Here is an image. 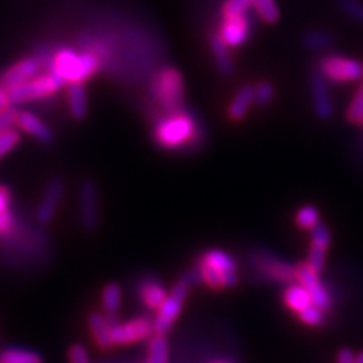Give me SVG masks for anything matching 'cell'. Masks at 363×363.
<instances>
[{
  "label": "cell",
  "mask_w": 363,
  "mask_h": 363,
  "mask_svg": "<svg viewBox=\"0 0 363 363\" xmlns=\"http://www.w3.org/2000/svg\"><path fill=\"white\" fill-rule=\"evenodd\" d=\"M153 333V321L149 316H136L130 321L118 323L111 328L113 345H128L140 342Z\"/></svg>",
  "instance_id": "obj_9"
},
{
  "label": "cell",
  "mask_w": 363,
  "mask_h": 363,
  "mask_svg": "<svg viewBox=\"0 0 363 363\" xmlns=\"http://www.w3.org/2000/svg\"><path fill=\"white\" fill-rule=\"evenodd\" d=\"M64 84L65 81L58 74L48 73V74L38 76L37 79H30L28 82L16 85L6 91H8L11 105H17V104H23V101L50 96L56 93V91H58Z\"/></svg>",
  "instance_id": "obj_4"
},
{
  "label": "cell",
  "mask_w": 363,
  "mask_h": 363,
  "mask_svg": "<svg viewBox=\"0 0 363 363\" xmlns=\"http://www.w3.org/2000/svg\"><path fill=\"white\" fill-rule=\"evenodd\" d=\"M182 280L184 281H186L189 286H194V285H199V283H201L203 280H201V274H200V271H199V268L196 267V268H191V269H188L184 276H182Z\"/></svg>",
  "instance_id": "obj_41"
},
{
  "label": "cell",
  "mask_w": 363,
  "mask_h": 363,
  "mask_svg": "<svg viewBox=\"0 0 363 363\" xmlns=\"http://www.w3.org/2000/svg\"><path fill=\"white\" fill-rule=\"evenodd\" d=\"M88 330L93 337L94 344L100 350H109L112 344L111 337V325L108 323L106 315H101L99 312H93L88 315Z\"/></svg>",
  "instance_id": "obj_19"
},
{
  "label": "cell",
  "mask_w": 363,
  "mask_h": 363,
  "mask_svg": "<svg viewBox=\"0 0 363 363\" xmlns=\"http://www.w3.org/2000/svg\"><path fill=\"white\" fill-rule=\"evenodd\" d=\"M68 362L70 363H91L86 348L82 344H73L68 348Z\"/></svg>",
  "instance_id": "obj_38"
},
{
  "label": "cell",
  "mask_w": 363,
  "mask_h": 363,
  "mask_svg": "<svg viewBox=\"0 0 363 363\" xmlns=\"http://www.w3.org/2000/svg\"><path fill=\"white\" fill-rule=\"evenodd\" d=\"M41 67L43 65L38 58L21 60L14 65L6 68V70L2 73V76H0V84H2L6 89H9L23 82H28L40 72Z\"/></svg>",
  "instance_id": "obj_15"
},
{
  "label": "cell",
  "mask_w": 363,
  "mask_h": 363,
  "mask_svg": "<svg viewBox=\"0 0 363 363\" xmlns=\"http://www.w3.org/2000/svg\"><path fill=\"white\" fill-rule=\"evenodd\" d=\"M297 315L306 325L320 327L324 323V311L321 308H318V306L313 303L309 304L308 308L300 311Z\"/></svg>",
  "instance_id": "obj_30"
},
{
  "label": "cell",
  "mask_w": 363,
  "mask_h": 363,
  "mask_svg": "<svg viewBox=\"0 0 363 363\" xmlns=\"http://www.w3.org/2000/svg\"><path fill=\"white\" fill-rule=\"evenodd\" d=\"M255 105V85L245 84L236 91L233 96L229 109H227V116L233 121H241L245 118L250 108Z\"/></svg>",
  "instance_id": "obj_18"
},
{
  "label": "cell",
  "mask_w": 363,
  "mask_h": 363,
  "mask_svg": "<svg viewBox=\"0 0 363 363\" xmlns=\"http://www.w3.org/2000/svg\"><path fill=\"white\" fill-rule=\"evenodd\" d=\"M354 363H363V350L356 356V362Z\"/></svg>",
  "instance_id": "obj_44"
},
{
  "label": "cell",
  "mask_w": 363,
  "mask_h": 363,
  "mask_svg": "<svg viewBox=\"0 0 363 363\" xmlns=\"http://www.w3.org/2000/svg\"><path fill=\"white\" fill-rule=\"evenodd\" d=\"M318 72L335 84L354 82L363 76V64L342 55H327L318 64Z\"/></svg>",
  "instance_id": "obj_6"
},
{
  "label": "cell",
  "mask_w": 363,
  "mask_h": 363,
  "mask_svg": "<svg viewBox=\"0 0 363 363\" xmlns=\"http://www.w3.org/2000/svg\"><path fill=\"white\" fill-rule=\"evenodd\" d=\"M347 120L354 124H362L363 121V85L359 86L356 94L350 101L347 108Z\"/></svg>",
  "instance_id": "obj_29"
},
{
  "label": "cell",
  "mask_w": 363,
  "mask_h": 363,
  "mask_svg": "<svg viewBox=\"0 0 363 363\" xmlns=\"http://www.w3.org/2000/svg\"><path fill=\"white\" fill-rule=\"evenodd\" d=\"M339 6L345 16L363 25V4L360 0H339Z\"/></svg>",
  "instance_id": "obj_33"
},
{
  "label": "cell",
  "mask_w": 363,
  "mask_h": 363,
  "mask_svg": "<svg viewBox=\"0 0 363 363\" xmlns=\"http://www.w3.org/2000/svg\"><path fill=\"white\" fill-rule=\"evenodd\" d=\"M311 242L323 245L325 248L330 245V233H328V229L324 224H316L311 230Z\"/></svg>",
  "instance_id": "obj_37"
},
{
  "label": "cell",
  "mask_w": 363,
  "mask_h": 363,
  "mask_svg": "<svg viewBox=\"0 0 363 363\" xmlns=\"http://www.w3.org/2000/svg\"><path fill=\"white\" fill-rule=\"evenodd\" d=\"M274 99V88L267 81H262L255 85V104L260 108L268 106Z\"/></svg>",
  "instance_id": "obj_31"
},
{
  "label": "cell",
  "mask_w": 363,
  "mask_h": 363,
  "mask_svg": "<svg viewBox=\"0 0 363 363\" xmlns=\"http://www.w3.org/2000/svg\"><path fill=\"white\" fill-rule=\"evenodd\" d=\"M79 221L86 232L99 225V189L93 180H84L79 189Z\"/></svg>",
  "instance_id": "obj_10"
},
{
  "label": "cell",
  "mask_w": 363,
  "mask_h": 363,
  "mask_svg": "<svg viewBox=\"0 0 363 363\" xmlns=\"http://www.w3.org/2000/svg\"><path fill=\"white\" fill-rule=\"evenodd\" d=\"M199 262L206 264L212 269L220 272L224 277L225 288H233L238 285V281H240V274H238V265L235 262V259L229 253L223 252V250H208V252H204L199 257Z\"/></svg>",
  "instance_id": "obj_11"
},
{
  "label": "cell",
  "mask_w": 363,
  "mask_h": 363,
  "mask_svg": "<svg viewBox=\"0 0 363 363\" xmlns=\"http://www.w3.org/2000/svg\"><path fill=\"white\" fill-rule=\"evenodd\" d=\"M136 292L141 303L152 311H157L159 306L168 297L165 286L155 276H144L136 281Z\"/></svg>",
  "instance_id": "obj_16"
},
{
  "label": "cell",
  "mask_w": 363,
  "mask_h": 363,
  "mask_svg": "<svg viewBox=\"0 0 363 363\" xmlns=\"http://www.w3.org/2000/svg\"><path fill=\"white\" fill-rule=\"evenodd\" d=\"M11 201H13V194H11V189L5 185H0V212L9 211Z\"/></svg>",
  "instance_id": "obj_40"
},
{
  "label": "cell",
  "mask_w": 363,
  "mask_h": 363,
  "mask_svg": "<svg viewBox=\"0 0 363 363\" xmlns=\"http://www.w3.org/2000/svg\"><path fill=\"white\" fill-rule=\"evenodd\" d=\"M16 124L20 128V130L29 133L33 138H37L38 141L44 144H52L53 143V132L52 129L41 121L35 113H32L29 111H21L17 112V120Z\"/></svg>",
  "instance_id": "obj_17"
},
{
  "label": "cell",
  "mask_w": 363,
  "mask_h": 363,
  "mask_svg": "<svg viewBox=\"0 0 363 363\" xmlns=\"http://www.w3.org/2000/svg\"><path fill=\"white\" fill-rule=\"evenodd\" d=\"M325 252H327L325 247L311 242L308 264H309L316 272H321V271L324 269V265H325Z\"/></svg>",
  "instance_id": "obj_34"
},
{
  "label": "cell",
  "mask_w": 363,
  "mask_h": 363,
  "mask_svg": "<svg viewBox=\"0 0 363 363\" xmlns=\"http://www.w3.org/2000/svg\"><path fill=\"white\" fill-rule=\"evenodd\" d=\"M295 223L304 230H312L316 224H320V212L316 208L311 206H303L298 209L297 215H295Z\"/></svg>",
  "instance_id": "obj_28"
},
{
  "label": "cell",
  "mask_w": 363,
  "mask_h": 363,
  "mask_svg": "<svg viewBox=\"0 0 363 363\" xmlns=\"http://www.w3.org/2000/svg\"><path fill=\"white\" fill-rule=\"evenodd\" d=\"M311 96L316 116L321 120H330L335 113V105L327 79L320 72L313 73L311 77Z\"/></svg>",
  "instance_id": "obj_13"
},
{
  "label": "cell",
  "mask_w": 363,
  "mask_h": 363,
  "mask_svg": "<svg viewBox=\"0 0 363 363\" xmlns=\"http://www.w3.org/2000/svg\"><path fill=\"white\" fill-rule=\"evenodd\" d=\"M16 120H17V111L13 106L0 111V135L9 130L11 126L16 124Z\"/></svg>",
  "instance_id": "obj_39"
},
{
  "label": "cell",
  "mask_w": 363,
  "mask_h": 363,
  "mask_svg": "<svg viewBox=\"0 0 363 363\" xmlns=\"http://www.w3.org/2000/svg\"><path fill=\"white\" fill-rule=\"evenodd\" d=\"M209 49L212 52L215 65H217L218 72L224 76H230L235 72V64L230 55V48L227 45L218 33H213L209 38Z\"/></svg>",
  "instance_id": "obj_20"
},
{
  "label": "cell",
  "mask_w": 363,
  "mask_h": 363,
  "mask_svg": "<svg viewBox=\"0 0 363 363\" xmlns=\"http://www.w3.org/2000/svg\"><path fill=\"white\" fill-rule=\"evenodd\" d=\"M253 8V0H225L223 5V16H242Z\"/></svg>",
  "instance_id": "obj_32"
},
{
  "label": "cell",
  "mask_w": 363,
  "mask_h": 363,
  "mask_svg": "<svg viewBox=\"0 0 363 363\" xmlns=\"http://www.w3.org/2000/svg\"><path fill=\"white\" fill-rule=\"evenodd\" d=\"M253 8L257 17L265 23H276L279 20V8L276 0H253Z\"/></svg>",
  "instance_id": "obj_27"
},
{
  "label": "cell",
  "mask_w": 363,
  "mask_h": 363,
  "mask_svg": "<svg viewBox=\"0 0 363 363\" xmlns=\"http://www.w3.org/2000/svg\"><path fill=\"white\" fill-rule=\"evenodd\" d=\"M362 79H363V76H362Z\"/></svg>",
  "instance_id": "obj_47"
},
{
  "label": "cell",
  "mask_w": 363,
  "mask_h": 363,
  "mask_svg": "<svg viewBox=\"0 0 363 363\" xmlns=\"http://www.w3.org/2000/svg\"><path fill=\"white\" fill-rule=\"evenodd\" d=\"M337 363H354L356 362V356L353 354V351L350 348H342L337 353Z\"/></svg>",
  "instance_id": "obj_42"
},
{
  "label": "cell",
  "mask_w": 363,
  "mask_h": 363,
  "mask_svg": "<svg viewBox=\"0 0 363 363\" xmlns=\"http://www.w3.org/2000/svg\"><path fill=\"white\" fill-rule=\"evenodd\" d=\"M100 68L97 56L91 52L76 53L72 49L55 52L49 72L58 74L65 82H84Z\"/></svg>",
  "instance_id": "obj_2"
},
{
  "label": "cell",
  "mask_w": 363,
  "mask_h": 363,
  "mask_svg": "<svg viewBox=\"0 0 363 363\" xmlns=\"http://www.w3.org/2000/svg\"><path fill=\"white\" fill-rule=\"evenodd\" d=\"M303 44H304V48L309 50L323 52V50L330 49L333 41H332V37L324 30H311V32L304 33Z\"/></svg>",
  "instance_id": "obj_26"
},
{
  "label": "cell",
  "mask_w": 363,
  "mask_h": 363,
  "mask_svg": "<svg viewBox=\"0 0 363 363\" xmlns=\"http://www.w3.org/2000/svg\"><path fill=\"white\" fill-rule=\"evenodd\" d=\"M64 196V182L60 177L52 179L45 186L44 196L37 209V221L41 225H49L55 218V213L58 211L60 203Z\"/></svg>",
  "instance_id": "obj_14"
},
{
  "label": "cell",
  "mask_w": 363,
  "mask_h": 363,
  "mask_svg": "<svg viewBox=\"0 0 363 363\" xmlns=\"http://www.w3.org/2000/svg\"><path fill=\"white\" fill-rule=\"evenodd\" d=\"M250 262L264 279L280 283L295 280V267L281 260L276 255L267 252V250L256 248L250 255Z\"/></svg>",
  "instance_id": "obj_7"
},
{
  "label": "cell",
  "mask_w": 363,
  "mask_h": 363,
  "mask_svg": "<svg viewBox=\"0 0 363 363\" xmlns=\"http://www.w3.org/2000/svg\"><path fill=\"white\" fill-rule=\"evenodd\" d=\"M153 140L161 149L177 150L200 141L201 129L192 117V113L179 109L174 112H167L162 118L156 121Z\"/></svg>",
  "instance_id": "obj_1"
},
{
  "label": "cell",
  "mask_w": 363,
  "mask_h": 363,
  "mask_svg": "<svg viewBox=\"0 0 363 363\" xmlns=\"http://www.w3.org/2000/svg\"><path fill=\"white\" fill-rule=\"evenodd\" d=\"M0 363H44L43 357L32 350L9 347L0 351Z\"/></svg>",
  "instance_id": "obj_23"
},
{
  "label": "cell",
  "mask_w": 363,
  "mask_h": 363,
  "mask_svg": "<svg viewBox=\"0 0 363 363\" xmlns=\"http://www.w3.org/2000/svg\"><path fill=\"white\" fill-rule=\"evenodd\" d=\"M362 126H363V121H362Z\"/></svg>",
  "instance_id": "obj_46"
},
{
  "label": "cell",
  "mask_w": 363,
  "mask_h": 363,
  "mask_svg": "<svg viewBox=\"0 0 363 363\" xmlns=\"http://www.w3.org/2000/svg\"><path fill=\"white\" fill-rule=\"evenodd\" d=\"M250 32H252V26H250L247 14L223 16L218 35L230 49L242 45L248 40Z\"/></svg>",
  "instance_id": "obj_12"
},
{
  "label": "cell",
  "mask_w": 363,
  "mask_h": 363,
  "mask_svg": "<svg viewBox=\"0 0 363 363\" xmlns=\"http://www.w3.org/2000/svg\"><path fill=\"white\" fill-rule=\"evenodd\" d=\"M68 109L74 120H84L88 112V99L84 82H72L67 93Z\"/></svg>",
  "instance_id": "obj_21"
},
{
  "label": "cell",
  "mask_w": 363,
  "mask_h": 363,
  "mask_svg": "<svg viewBox=\"0 0 363 363\" xmlns=\"http://www.w3.org/2000/svg\"><path fill=\"white\" fill-rule=\"evenodd\" d=\"M168 342L165 336L155 335L149 342V353L144 363H168Z\"/></svg>",
  "instance_id": "obj_25"
},
{
  "label": "cell",
  "mask_w": 363,
  "mask_h": 363,
  "mask_svg": "<svg viewBox=\"0 0 363 363\" xmlns=\"http://www.w3.org/2000/svg\"><path fill=\"white\" fill-rule=\"evenodd\" d=\"M101 306L106 315H117L121 308V288L117 283H108L101 292Z\"/></svg>",
  "instance_id": "obj_24"
},
{
  "label": "cell",
  "mask_w": 363,
  "mask_h": 363,
  "mask_svg": "<svg viewBox=\"0 0 363 363\" xmlns=\"http://www.w3.org/2000/svg\"><path fill=\"white\" fill-rule=\"evenodd\" d=\"M9 106H11V101L8 97V91L2 84H0V111H4Z\"/></svg>",
  "instance_id": "obj_43"
},
{
  "label": "cell",
  "mask_w": 363,
  "mask_h": 363,
  "mask_svg": "<svg viewBox=\"0 0 363 363\" xmlns=\"http://www.w3.org/2000/svg\"><path fill=\"white\" fill-rule=\"evenodd\" d=\"M152 96L161 109L174 112L182 109L184 104V77L174 67H162L152 79Z\"/></svg>",
  "instance_id": "obj_3"
},
{
  "label": "cell",
  "mask_w": 363,
  "mask_h": 363,
  "mask_svg": "<svg viewBox=\"0 0 363 363\" xmlns=\"http://www.w3.org/2000/svg\"><path fill=\"white\" fill-rule=\"evenodd\" d=\"M283 301H285V304L291 311L297 313L313 303L308 289L303 288L300 283H297V285H291L285 289V292H283Z\"/></svg>",
  "instance_id": "obj_22"
},
{
  "label": "cell",
  "mask_w": 363,
  "mask_h": 363,
  "mask_svg": "<svg viewBox=\"0 0 363 363\" xmlns=\"http://www.w3.org/2000/svg\"><path fill=\"white\" fill-rule=\"evenodd\" d=\"M212 363H233V362H230V360H215Z\"/></svg>",
  "instance_id": "obj_45"
},
{
  "label": "cell",
  "mask_w": 363,
  "mask_h": 363,
  "mask_svg": "<svg viewBox=\"0 0 363 363\" xmlns=\"http://www.w3.org/2000/svg\"><path fill=\"white\" fill-rule=\"evenodd\" d=\"M17 229V217L13 211L0 212V236H9Z\"/></svg>",
  "instance_id": "obj_36"
},
{
  "label": "cell",
  "mask_w": 363,
  "mask_h": 363,
  "mask_svg": "<svg viewBox=\"0 0 363 363\" xmlns=\"http://www.w3.org/2000/svg\"><path fill=\"white\" fill-rule=\"evenodd\" d=\"M20 143V133L16 129H9L5 133L0 135V159L8 155L11 150L16 149V145Z\"/></svg>",
  "instance_id": "obj_35"
},
{
  "label": "cell",
  "mask_w": 363,
  "mask_h": 363,
  "mask_svg": "<svg viewBox=\"0 0 363 363\" xmlns=\"http://www.w3.org/2000/svg\"><path fill=\"white\" fill-rule=\"evenodd\" d=\"M295 280L311 294L313 304L321 308L324 312L332 308L330 292L323 285L320 280V272H316L308 262L295 265Z\"/></svg>",
  "instance_id": "obj_8"
},
{
  "label": "cell",
  "mask_w": 363,
  "mask_h": 363,
  "mask_svg": "<svg viewBox=\"0 0 363 363\" xmlns=\"http://www.w3.org/2000/svg\"><path fill=\"white\" fill-rule=\"evenodd\" d=\"M189 285L184 280H179L174 283V286L172 288V292H169L165 301L157 308V315L156 320L153 321V333L155 335H161L165 336L177 320V316L184 308V303L186 300Z\"/></svg>",
  "instance_id": "obj_5"
}]
</instances>
